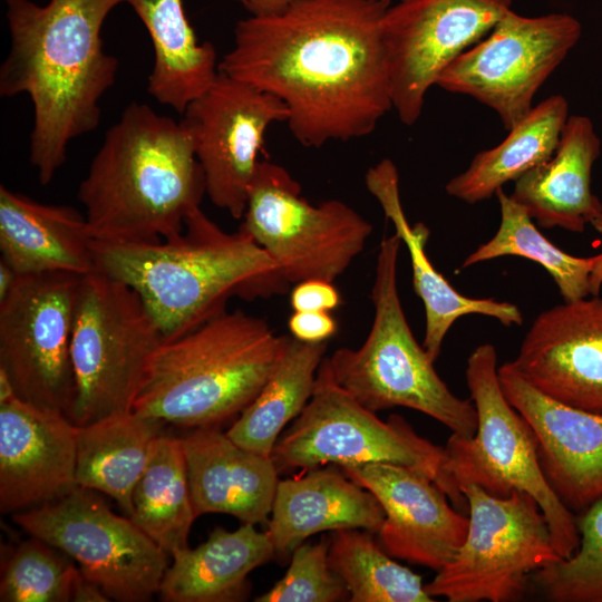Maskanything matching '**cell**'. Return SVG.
<instances>
[{
    "mask_svg": "<svg viewBox=\"0 0 602 602\" xmlns=\"http://www.w3.org/2000/svg\"><path fill=\"white\" fill-rule=\"evenodd\" d=\"M391 0H297L250 16L219 70L279 98L304 147L371 134L392 109L381 21Z\"/></svg>",
    "mask_w": 602,
    "mask_h": 602,
    "instance_id": "cell-1",
    "label": "cell"
},
{
    "mask_svg": "<svg viewBox=\"0 0 602 602\" xmlns=\"http://www.w3.org/2000/svg\"><path fill=\"white\" fill-rule=\"evenodd\" d=\"M4 2L10 49L0 67V96H29V159L47 185L66 162L69 143L100 122V99L118 69L116 57L105 51L101 28L124 0Z\"/></svg>",
    "mask_w": 602,
    "mask_h": 602,
    "instance_id": "cell-2",
    "label": "cell"
},
{
    "mask_svg": "<svg viewBox=\"0 0 602 602\" xmlns=\"http://www.w3.org/2000/svg\"><path fill=\"white\" fill-rule=\"evenodd\" d=\"M204 194L188 132L132 103L106 132L77 196L94 239L144 243L179 235Z\"/></svg>",
    "mask_w": 602,
    "mask_h": 602,
    "instance_id": "cell-3",
    "label": "cell"
},
{
    "mask_svg": "<svg viewBox=\"0 0 602 602\" xmlns=\"http://www.w3.org/2000/svg\"><path fill=\"white\" fill-rule=\"evenodd\" d=\"M94 253L96 270L138 293L164 341L224 311L232 295L265 297L285 285L260 245L240 230L224 232L201 206L175 237L144 243L94 239Z\"/></svg>",
    "mask_w": 602,
    "mask_h": 602,
    "instance_id": "cell-4",
    "label": "cell"
},
{
    "mask_svg": "<svg viewBox=\"0 0 602 602\" xmlns=\"http://www.w3.org/2000/svg\"><path fill=\"white\" fill-rule=\"evenodd\" d=\"M291 338L276 334L261 318L224 310L161 343L133 410L185 428L219 427L254 400Z\"/></svg>",
    "mask_w": 602,
    "mask_h": 602,
    "instance_id": "cell-5",
    "label": "cell"
},
{
    "mask_svg": "<svg viewBox=\"0 0 602 602\" xmlns=\"http://www.w3.org/2000/svg\"><path fill=\"white\" fill-rule=\"evenodd\" d=\"M401 244L395 233L380 242L371 290L375 315L365 342L340 348L322 363L339 387L373 412L406 407L470 437L477 428L474 402L450 391L406 319L397 284Z\"/></svg>",
    "mask_w": 602,
    "mask_h": 602,
    "instance_id": "cell-6",
    "label": "cell"
},
{
    "mask_svg": "<svg viewBox=\"0 0 602 602\" xmlns=\"http://www.w3.org/2000/svg\"><path fill=\"white\" fill-rule=\"evenodd\" d=\"M271 458L279 474L326 465L405 466L429 477L456 509L468 513L467 499L449 469L444 447L420 437L399 415L381 420L339 387L322 362L311 398L280 436Z\"/></svg>",
    "mask_w": 602,
    "mask_h": 602,
    "instance_id": "cell-7",
    "label": "cell"
},
{
    "mask_svg": "<svg viewBox=\"0 0 602 602\" xmlns=\"http://www.w3.org/2000/svg\"><path fill=\"white\" fill-rule=\"evenodd\" d=\"M466 381L477 412L476 431L470 437L452 434L444 447L456 483L459 488L477 485L496 497L513 491L530 494L546 518L556 552L562 559L571 556L580 543L576 516L544 477L536 437L504 395L492 343L469 355Z\"/></svg>",
    "mask_w": 602,
    "mask_h": 602,
    "instance_id": "cell-8",
    "label": "cell"
},
{
    "mask_svg": "<svg viewBox=\"0 0 602 602\" xmlns=\"http://www.w3.org/2000/svg\"><path fill=\"white\" fill-rule=\"evenodd\" d=\"M163 341L134 289L98 270L82 275L71 337L75 399L69 419L81 426L133 410Z\"/></svg>",
    "mask_w": 602,
    "mask_h": 602,
    "instance_id": "cell-9",
    "label": "cell"
},
{
    "mask_svg": "<svg viewBox=\"0 0 602 602\" xmlns=\"http://www.w3.org/2000/svg\"><path fill=\"white\" fill-rule=\"evenodd\" d=\"M468 503V531L456 556L425 585L449 602H515L531 575L562 557L537 502L513 491L496 497L474 484L460 487Z\"/></svg>",
    "mask_w": 602,
    "mask_h": 602,
    "instance_id": "cell-10",
    "label": "cell"
},
{
    "mask_svg": "<svg viewBox=\"0 0 602 602\" xmlns=\"http://www.w3.org/2000/svg\"><path fill=\"white\" fill-rule=\"evenodd\" d=\"M240 231L275 262L282 281L333 282L365 249L372 225L339 200L312 205L281 165L260 161Z\"/></svg>",
    "mask_w": 602,
    "mask_h": 602,
    "instance_id": "cell-11",
    "label": "cell"
},
{
    "mask_svg": "<svg viewBox=\"0 0 602 602\" xmlns=\"http://www.w3.org/2000/svg\"><path fill=\"white\" fill-rule=\"evenodd\" d=\"M12 521L74 559L82 575L111 600L143 602L159 591L168 554L91 489L76 486L51 502L12 514Z\"/></svg>",
    "mask_w": 602,
    "mask_h": 602,
    "instance_id": "cell-12",
    "label": "cell"
},
{
    "mask_svg": "<svg viewBox=\"0 0 602 602\" xmlns=\"http://www.w3.org/2000/svg\"><path fill=\"white\" fill-rule=\"evenodd\" d=\"M82 275H19L0 300V368L18 398L69 414L75 399L71 337Z\"/></svg>",
    "mask_w": 602,
    "mask_h": 602,
    "instance_id": "cell-13",
    "label": "cell"
},
{
    "mask_svg": "<svg viewBox=\"0 0 602 602\" xmlns=\"http://www.w3.org/2000/svg\"><path fill=\"white\" fill-rule=\"evenodd\" d=\"M580 37L581 25L569 14L523 17L508 10L436 85L491 107L509 130L531 111L535 94Z\"/></svg>",
    "mask_w": 602,
    "mask_h": 602,
    "instance_id": "cell-14",
    "label": "cell"
},
{
    "mask_svg": "<svg viewBox=\"0 0 602 602\" xmlns=\"http://www.w3.org/2000/svg\"><path fill=\"white\" fill-rule=\"evenodd\" d=\"M512 0H406L381 21L392 108L414 125L428 89L511 10Z\"/></svg>",
    "mask_w": 602,
    "mask_h": 602,
    "instance_id": "cell-15",
    "label": "cell"
},
{
    "mask_svg": "<svg viewBox=\"0 0 602 602\" xmlns=\"http://www.w3.org/2000/svg\"><path fill=\"white\" fill-rule=\"evenodd\" d=\"M179 120L188 132L211 202L242 219L265 134L289 113L275 96L223 72L193 99Z\"/></svg>",
    "mask_w": 602,
    "mask_h": 602,
    "instance_id": "cell-16",
    "label": "cell"
},
{
    "mask_svg": "<svg viewBox=\"0 0 602 602\" xmlns=\"http://www.w3.org/2000/svg\"><path fill=\"white\" fill-rule=\"evenodd\" d=\"M508 363L545 397L602 415V298L542 311Z\"/></svg>",
    "mask_w": 602,
    "mask_h": 602,
    "instance_id": "cell-17",
    "label": "cell"
},
{
    "mask_svg": "<svg viewBox=\"0 0 602 602\" xmlns=\"http://www.w3.org/2000/svg\"><path fill=\"white\" fill-rule=\"evenodd\" d=\"M339 468L380 503L385 521L377 534L392 557L437 572L456 556L469 518L449 505L447 495L429 477L387 463Z\"/></svg>",
    "mask_w": 602,
    "mask_h": 602,
    "instance_id": "cell-18",
    "label": "cell"
},
{
    "mask_svg": "<svg viewBox=\"0 0 602 602\" xmlns=\"http://www.w3.org/2000/svg\"><path fill=\"white\" fill-rule=\"evenodd\" d=\"M498 377L509 404L525 418L537 441L550 487L574 514L602 498V415L554 401L523 380L507 362Z\"/></svg>",
    "mask_w": 602,
    "mask_h": 602,
    "instance_id": "cell-19",
    "label": "cell"
},
{
    "mask_svg": "<svg viewBox=\"0 0 602 602\" xmlns=\"http://www.w3.org/2000/svg\"><path fill=\"white\" fill-rule=\"evenodd\" d=\"M76 486V425L67 415L18 397L0 404V511H26Z\"/></svg>",
    "mask_w": 602,
    "mask_h": 602,
    "instance_id": "cell-20",
    "label": "cell"
},
{
    "mask_svg": "<svg viewBox=\"0 0 602 602\" xmlns=\"http://www.w3.org/2000/svg\"><path fill=\"white\" fill-rule=\"evenodd\" d=\"M196 517L224 513L243 523L268 522L279 483L271 457L247 450L215 427L182 437Z\"/></svg>",
    "mask_w": 602,
    "mask_h": 602,
    "instance_id": "cell-21",
    "label": "cell"
},
{
    "mask_svg": "<svg viewBox=\"0 0 602 602\" xmlns=\"http://www.w3.org/2000/svg\"><path fill=\"white\" fill-rule=\"evenodd\" d=\"M365 182L409 251L414 289L425 308L423 347L433 361L439 357L447 332L460 317L482 314L506 327L523 323V314L514 303L466 297L436 270L426 254L429 229L421 222L409 224L401 204L398 169L391 159L385 158L370 167Z\"/></svg>",
    "mask_w": 602,
    "mask_h": 602,
    "instance_id": "cell-22",
    "label": "cell"
},
{
    "mask_svg": "<svg viewBox=\"0 0 602 602\" xmlns=\"http://www.w3.org/2000/svg\"><path fill=\"white\" fill-rule=\"evenodd\" d=\"M383 521L373 494L331 465L279 480L266 532L275 555L285 557L317 533L349 528L378 533Z\"/></svg>",
    "mask_w": 602,
    "mask_h": 602,
    "instance_id": "cell-23",
    "label": "cell"
},
{
    "mask_svg": "<svg viewBox=\"0 0 602 602\" xmlns=\"http://www.w3.org/2000/svg\"><path fill=\"white\" fill-rule=\"evenodd\" d=\"M601 142L591 119L569 116L554 154L514 182L509 195L543 229L580 233L602 213L591 174Z\"/></svg>",
    "mask_w": 602,
    "mask_h": 602,
    "instance_id": "cell-24",
    "label": "cell"
},
{
    "mask_svg": "<svg viewBox=\"0 0 602 602\" xmlns=\"http://www.w3.org/2000/svg\"><path fill=\"white\" fill-rule=\"evenodd\" d=\"M0 251L18 275L96 270L94 236L71 206L39 203L0 186Z\"/></svg>",
    "mask_w": 602,
    "mask_h": 602,
    "instance_id": "cell-25",
    "label": "cell"
},
{
    "mask_svg": "<svg viewBox=\"0 0 602 602\" xmlns=\"http://www.w3.org/2000/svg\"><path fill=\"white\" fill-rule=\"evenodd\" d=\"M275 556L268 532L244 523L229 532L216 527L195 548L172 554L159 595L166 602H231L247 596L249 574Z\"/></svg>",
    "mask_w": 602,
    "mask_h": 602,
    "instance_id": "cell-26",
    "label": "cell"
},
{
    "mask_svg": "<svg viewBox=\"0 0 602 602\" xmlns=\"http://www.w3.org/2000/svg\"><path fill=\"white\" fill-rule=\"evenodd\" d=\"M144 23L153 45L148 94L183 114L219 76L214 46L198 42L183 0H124Z\"/></svg>",
    "mask_w": 602,
    "mask_h": 602,
    "instance_id": "cell-27",
    "label": "cell"
},
{
    "mask_svg": "<svg viewBox=\"0 0 602 602\" xmlns=\"http://www.w3.org/2000/svg\"><path fill=\"white\" fill-rule=\"evenodd\" d=\"M163 421L134 410L76 426V484L105 493L129 517L133 493Z\"/></svg>",
    "mask_w": 602,
    "mask_h": 602,
    "instance_id": "cell-28",
    "label": "cell"
},
{
    "mask_svg": "<svg viewBox=\"0 0 602 602\" xmlns=\"http://www.w3.org/2000/svg\"><path fill=\"white\" fill-rule=\"evenodd\" d=\"M567 118L569 104L561 95L533 106L505 139L476 154L463 173L448 181L446 193L468 204L494 196L504 184L515 182L554 154Z\"/></svg>",
    "mask_w": 602,
    "mask_h": 602,
    "instance_id": "cell-29",
    "label": "cell"
},
{
    "mask_svg": "<svg viewBox=\"0 0 602 602\" xmlns=\"http://www.w3.org/2000/svg\"><path fill=\"white\" fill-rule=\"evenodd\" d=\"M324 342H302L293 337L270 379L226 431L239 446L271 457L284 427L303 410L312 396Z\"/></svg>",
    "mask_w": 602,
    "mask_h": 602,
    "instance_id": "cell-30",
    "label": "cell"
},
{
    "mask_svg": "<svg viewBox=\"0 0 602 602\" xmlns=\"http://www.w3.org/2000/svg\"><path fill=\"white\" fill-rule=\"evenodd\" d=\"M129 518L168 555L188 547L194 513L182 438L161 434L133 493Z\"/></svg>",
    "mask_w": 602,
    "mask_h": 602,
    "instance_id": "cell-31",
    "label": "cell"
},
{
    "mask_svg": "<svg viewBox=\"0 0 602 602\" xmlns=\"http://www.w3.org/2000/svg\"><path fill=\"white\" fill-rule=\"evenodd\" d=\"M501 223L495 235L463 261L460 270L502 256H521L544 268L564 302L590 297V273L594 256L580 258L564 252L534 225L527 212L507 195L496 192Z\"/></svg>",
    "mask_w": 602,
    "mask_h": 602,
    "instance_id": "cell-32",
    "label": "cell"
},
{
    "mask_svg": "<svg viewBox=\"0 0 602 602\" xmlns=\"http://www.w3.org/2000/svg\"><path fill=\"white\" fill-rule=\"evenodd\" d=\"M372 532L334 531L329 563L342 580L351 602H433L420 575L391 559Z\"/></svg>",
    "mask_w": 602,
    "mask_h": 602,
    "instance_id": "cell-33",
    "label": "cell"
},
{
    "mask_svg": "<svg viewBox=\"0 0 602 602\" xmlns=\"http://www.w3.org/2000/svg\"><path fill=\"white\" fill-rule=\"evenodd\" d=\"M575 552L531 575V584L552 602H602V498L576 517Z\"/></svg>",
    "mask_w": 602,
    "mask_h": 602,
    "instance_id": "cell-34",
    "label": "cell"
},
{
    "mask_svg": "<svg viewBox=\"0 0 602 602\" xmlns=\"http://www.w3.org/2000/svg\"><path fill=\"white\" fill-rule=\"evenodd\" d=\"M58 551L33 536L14 547L2 566L0 601H71L80 570Z\"/></svg>",
    "mask_w": 602,
    "mask_h": 602,
    "instance_id": "cell-35",
    "label": "cell"
},
{
    "mask_svg": "<svg viewBox=\"0 0 602 602\" xmlns=\"http://www.w3.org/2000/svg\"><path fill=\"white\" fill-rule=\"evenodd\" d=\"M330 542L301 543L291 554L285 574L256 602L349 601V592L329 563Z\"/></svg>",
    "mask_w": 602,
    "mask_h": 602,
    "instance_id": "cell-36",
    "label": "cell"
},
{
    "mask_svg": "<svg viewBox=\"0 0 602 602\" xmlns=\"http://www.w3.org/2000/svg\"><path fill=\"white\" fill-rule=\"evenodd\" d=\"M333 282L311 279L299 282L291 291L293 311H327L338 308L340 294Z\"/></svg>",
    "mask_w": 602,
    "mask_h": 602,
    "instance_id": "cell-37",
    "label": "cell"
},
{
    "mask_svg": "<svg viewBox=\"0 0 602 602\" xmlns=\"http://www.w3.org/2000/svg\"><path fill=\"white\" fill-rule=\"evenodd\" d=\"M288 326L291 337L302 342H324L337 332V322L327 311H294Z\"/></svg>",
    "mask_w": 602,
    "mask_h": 602,
    "instance_id": "cell-38",
    "label": "cell"
},
{
    "mask_svg": "<svg viewBox=\"0 0 602 602\" xmlns=\"http://www.w3.org/2000/svg\"><path fill=\"white\" fill-rule=\"evenodd\" d=\"M240 3L250 16L269 17L287 10L297 0H233Z\"/></svg>",
    "mask_w": 602,
    "mask_h": 602,
    "instance_id": "cell-39",
    "label": "cell"
},
{
    "mask_svg": "<svg viewBox=\"0 0 602 602\" xmlns=\"http://www.w3.org/2000/svg\"><path fill=\"white\" fill-rule=\"evenodd\" d=\"M109 600L110 599L97 584L86 579L81 572L79 573L72 588L71 601L106 602Z\"/></svg>",
    "mask_w": 602,
    "mask_h": 602,
    "instance_id": "cell-40",
    "label": "cell"
},
{
    "mask_svg": "<svg viewBox=\"0 0 602 602\" xmlns=\"http://www.w3.org/2000/svg\"><path fill=\"white\" fill-rule=\"evenodd\" d=\"M591 225L602 234V213L591 222ZM593 256L594 261L590 273V293L591 295H599L602 287V252Z\"/></svg>",
    "mask_w": 602,
    "mask_h": 602,
    "instance_id": "cell-41",
    "label": "cell"
},
{
    "mask_svg": "<svg viewBox=\"0 0 602 602\" xmlns=\"http://www.w3.org/2000/svg\"><path fill=\"white\" fill-rule=\"evenodd\" d=\"M17 272L1 259L0 261V300L4 299L18 279Z\"/></svg>",
    "mask_w": 602,
    "mask_h": 602,
    "instance_id": "cell-42",
    "label": "cell"
},
{
    "mask_svg": "<svg viewBox=\"0 0 602 602\" xmlns=\"http://www.w3.org/2000/svg\"><path fill=\"white\" fill-rule=\"evenodd\" d=\"M14 386L6 370L0 368V404L17 398Z\"/></svg>",
    "mask_w": 602,
    "mask_h": 602,
    "instance_id": "cell-43",
    "label": "cell"
},
{
    "mask_svg": "<svg viewBox=\"0 0 602 602\" xmlns=\"http://www.w3.org/2000/svg\"><path fill=\"white\" fill-rule=\"evenodd\" d=\"M401 1H406V0H401Z\"/></svg>",
    "mask_w": 602,
    "mask_h": 602,
    "instance_id": "cell-44",
    "label": "cell"
}]
</instances>
